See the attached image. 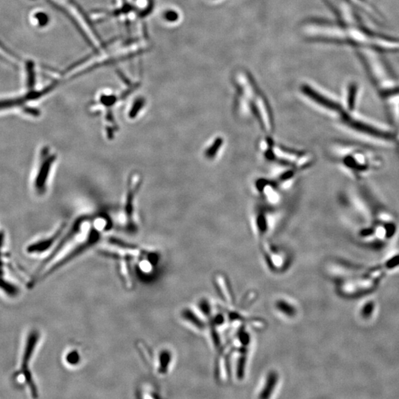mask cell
Here are the masks:
<instances>
[{
	"mask_svg": "<svg viewBox=\"0 0 399 399\" xmlns=\"http://www.w3.org/2000/svg\"><path fill=\"white\" fill-rule=\"evenodd\" d=\"M259 145L262 158L270 163L279 165L281 168H291L300 172L311 165V158L305 151L277 144L270 135L266 134Z\"/></svg>",
	"mask_w": 399,
	"mask_h": 399,
	"instance_id": "obj_1",
	"label": "cell"
},
{
	"mask_svg": "<svg viewBox=\"0 0 399 399\" xmlns=\"http://www.w3.org/2000/svg\"><path fill=\"white\" fill-rule=\"evenodd\" d=\"M146 43L140 42V43H136L134 44H130L129 46H123V47H119L117 48L109 50V51H105L98 56H95V57L88 59L87 60L85 59V61L79 65H75L73 68H71L66 72V76L68 78H72L97 65L131 56L140 51L141 50L146 48Z\"/></svg>",
	"mask_w": 399,
	"mask_h": 399,
	"instance_id": "obj_2",
	"label": "cell"
},
{
	"mask_svg": "<svg viewBox=\"0 0 399 399\" xmlns=\"http://www.w3.org/2000/svg\"><path fill=\"white\" fill-rule=\"evenodd\" d=\"M52 1L62 8L75 22V24L81 29V31L88 38V41L94 47L96 48H100L101 47L99 37L97 36L93 27H91L88 19L85 17V14L72 0H52Z\"/></svg>",
	"mask_w": 399,
	"mask_h": 399,
	"instance_id": "obj_3",
	"label": "cell"
},
{
	"mask_svg": "<svg viewBox=\"0 0 399 399\" xmlns=\"http://www.w3.org/2000/svg\"><path fill=\"white\" fill-rule=\"evenodd\" d=\"M100 232H101V231L97 229L96 227L91 229V230L88 232V235H87L85 239H84L83 241L77 244L76 246H74L62 259H59L56 264L52 265L50 269L46 271V273H45L44 275L43 276V278L47 277V276L51 274L52 273L55 272V271L59 270V268L65 266L68 262L73 260L77 257L82 255L84 252H86L87 250L91 249L94 245L98 243L100 238Z\"/></svg>",
	"mask_w": 399,
	"mask_h": 399,
	"instance_id": "obj_4",
	"label": "cell"
},
{
	"mask_svg": "<svg viewBox=\"0 0 399 399\" xmlns=\"http://www.w3.org/2000/svg\"><path fill=\"white\" fill-rule=\"evenodd\" d=\"M271 206L264 203L258 204L252 213V225L257 235L264 236L269 232L274 222L275 221V211L271 208Z\"/></svg>",
	"mask_w": 399,
	"mask_h": 399,
	"instance_id": "obj_5",
	"label": "cell"
},
{
	"mask_svg": "<svg viewBox=\"0 0 399 399\" xmlns=\"http://www.w3.org/2000/svg\"><path fill=\"white\" fill-rule=\"evenodd\" d=\"M141 184V178L138 173H133L129 178L127 185V196L124 204V214L126 217V227L130 232H135L137 230V226L135 223L134 203L136 194Z\"/></svg>",
	"mask_w": 399,
	"mask_h": 399,
	"instance_id": "obj_6",
	"label": "cell"
},
{
	"mask_svg": "<svg viewBox=\"0 0 399 399\" xmlns=\"http://www.w3.org/2000/svg\"><path fill=\"white\" fill-rule=\"evenodd\" d=\"M39 339V333L36 330L30 332L27 337L24 348V354H23V361H22V373L24 376L26 382L28 384L29 388L31 392L33 397H38L37 388L33 381L31 374L29 371V362L33 356V352L36 349V345Z\"/></svg>",
	"mask_w": 399,
	"mask_h": 399,
	"instance_id": "obj_7",
	"label": "cell"
},
{
	"mask_svg": "<svg viewBox=\"0 0 399 399\" xmlns=\"http://www.w3.org/2000/svg\"><path fill=\"white\" fill-rule=\"evenodd\" d=\"M255 189L262 199L264 204L269 206H275L281 201V187L274 179L268 180L260 178L255 182Z\"/></svg>",
	"mask_w": 399,
	"mask_h": 399,
	"instance_id": "obj_8",
	"label": "cell"
},
{
	"mask_svg": "<svg viewBox=\"0 0 399 399\" xmlns=\"http://www.w3.org/2000/svg\"><path fill=\"white\" fill-rule=\"evenodd\" d=\"M43 160L39 172L35 180V188L39 194H43L46 191V184L52 166L56 159V155L54 154H49L48 150L45 149L43 151Z\"/></svg>",
	"mask_w": 399,
	"mask_h": 399,
	"instance_id": "obj_9",
	"label": "cell"
},
{
	"mask_svg": "<svg viewBox=\"0 0 399 399\" xmlns=\"http://www.w3.org/2000/svg\"><path fill=\"white\" fill-rule=\"evenodd\" d=\"M224 146V138L222 136H214L204 148V158L209 162H214L222 155Z\"/></svg>",
	"mask_w": 399,
	"mask_h": 399,
	"instance_id": "obj_10",
	"label": "cell"
},
{
	"mask_svg": "<svg viewBox=\"0 0 399 399\" xmlns=\"http://www.w3.org/2000/svg\"><path fill=\"white\" fill-rule=\"evenodd\" d=\"M65 229V224H62V226L59 227V229L53 234V236L46 238V239H42V240H39V241L36 242V243L30 245V246L27 248V253L42 254L48 250V249L56 243V240L60 237Z\"/></svg>",
	"mask_w": 399,
	"mask_h": 399,
	"instance_id": "obj_11",
	"label": "cell"
},
{
	"mask_svg": "<svg viewBox=\"0 0 399 399\" xmlns=\"http://www.w3.org/2000/svg\"><path fill=\"white\" fill-rule=\"evenodd\" d=\"M307 95L309 98H311L313 102L316 103V104L323 107V108L327 109V110H331V111H339V109H341L340 106L336 102L333 101L330 98L325 96L323 94H319L317 91H309L307 92Z\"/></svg>",
	"mask_w": 399,
	"mask_h": 399,
	"instance_id": "obj_12",
	"label": "cell"
},
{
	"mask_svg": "<svg viewBox=\"0 0 399 399\" xmlns=\"http://www.w3.org/2000/svg\"><path fill=\"white\" fill-rule=\"evenodd\" d=\"M172 353L168 350L161 351L158 355V372L161 375H166L172 362Z\"/></svg>",
	"mask_w": 399,
	"mask_h": 399,
	"instance_id": "obj_13",
	"label": "cell"
},
{
	"mask_svg": "<svg viewBox=\"0 0 399 399\" xmlns=\"http://www.w3.org/2000/svg\"><path fill=\"white\" fill-rule=\"evenodd\" d=\"M347 121H348L350 125L352 126V127H353V128L356 129V130H359V131L364 132V133H368V134L371 135V136H376V137H387V134L383 133V132L376 130V129L373 128L371 126L366 125V124H363V123L358 122V121H354V120H351V119H348Z\"/></svg>",
	"mask_w": 399,
	"mask_h": 399,
	"instance_id": "obj_14",
	"label": "cell"
},
{
	"mask_svg": "<svg viewBox=\"0 0 399 399\" xmlns=\"http://www.w3.org/2000/svg\"><path fill=\"white\" fill-rule=\"evenodd\" d=\"M0 288L11 297H15L19 294V289L14 284L4 280L2 277H0Z\"/></svg>",
	"mask_w": 399,
	"mask_h": 399,
	"instance_id": "obj_15",
	"label": "cell"
},
{
	"mask_svg": "<svg viewBox=\"0 0 399 399\" xmlns=\"http://www.w3.org/2000/svg\"><path fill=\"white\" fill-rule=\"evenodd\" d=\"M144 106V100L143 98H139L134 101V104L133 107L130 109V113H129V117L130 118L133 119L137 117L139 113H140L141 110L143 108Z\"/></svg>",
	"mask_w": 399,
	"mask_h": 399,
	"instance_id": "obj_16",
	"label": "cell"
},
{
	"mask_svg": "<svg viewBox=\"0 0 399 399\" xmlns=\"http://www.w3.org/2000/svg\"><path fill=\"white\" fill-rule=\"evenodd\" d=\"M357 91H358V87L355 83H352L350 85L349 89H348V106L351 109L353 108L354 105H355Z\"/></svg>",
	"mask_w": 399,
	"mask_h": 399,
	"instance_id": "obj_17",
	"label": "cell"
},
{
	"mask_svg": "<svg viewBox=\"0 0 399 399\" xmlns=\"http://www.w3.org/2000/svg\"><path fill=\"white\" fill-rule=\"evenodd\" d=\"M135 6L138 11L144 14L150 8V0H135Z\"/></svg>",
	"mask_w": 399,
	"mask_h": 399,
	"instance_id": "obj_18",
	"label": "cell"
},
{
	"mask_svg": "<svg viewBox=\"0 0 399 399\" xmlns=\"http://www.w3.org/2000/svg\"><path fill=\"white\" fill-rule=\"evenodd\" d=\"M65 359H66L67 363L69 364V365H77L80 361L79 353H78V351H70V352L67 354Z\"/></svg>",
	"mask_w": 399,
	"mask_h": 399,
	"instance_id": "obj_19",
	"label": "cell"
}]
</instances>
